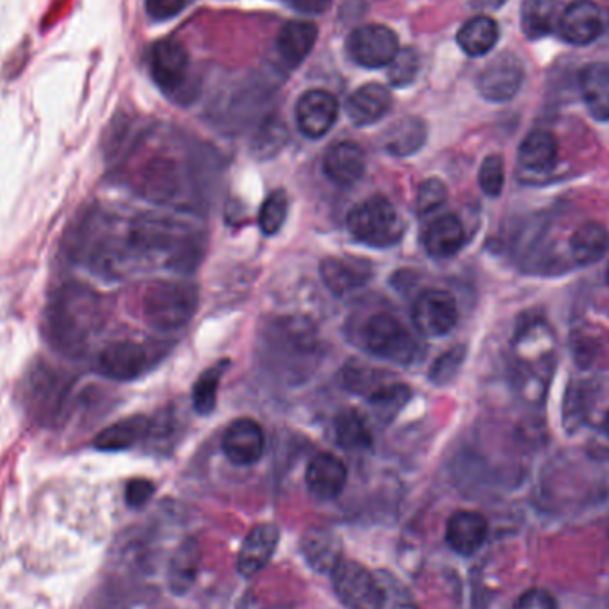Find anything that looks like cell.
I'll return each mask as SVG.
<instances>
[{
  "instance_id": "6da1fadb",
  "label": "cell",
  "mask_w": 609,
  "mask_h": 609,
  "mask_svg": "<svg viewBox=\"0 0 609 609\" xmlns=\"http://www.w3.org/2000/svg\"><path fill=\"white\" fill-rule=\"evenodd\" d=\"M101 327V300L92 289L67 282L54 291L44 313V336L61 355L78 359Z\"/></svg>"
},
{
  "instance_id": "7a4b0ae2",
  "label": "cell",
  "mask_w": 609,
  "mask_h": 609,
  "mask_svg": "<svg viewBox=\"0 0 609 609\" xmlns=\"http://www.w3.org/2000/svg\"><path fill=\"white\" fill-rule=\"evenodd\" d=\"M259 353L271 375L302 384L321 362V344L314 328L296 317H277L260 333Z\"/></svg>"
},
{
  "instance_id": "3957f363",
  "label": "cell",
  "mask_w": 609,
  "mask_h": 609,
  "mask_svg": "<svg viewBox=\"0 0 609 609\" xmlns=\"http://www.w3.org/2000/svg\"><path fill=\"white\" fill-rule=\"evenodd\" d=\"M515 385L529 403H542L557 367V339L546 321L524 323L514 341Z\"/></svg>"
},
{
  "instance_id": "277c9868",
  "label": "cell",
  "mask_w": 609,
  "mask_h": 609,
  "mask_svg": "<svg viewBox=\"0 0 609 609\" xmlns=\"http://www.w3.org/2000/svg\"><path fill=\"white\" fill-rule=\"evenodd\" d=\"M73 382V376L61 367L47 362L34 364L20 389L27 415L44 426L58 422L67 408Z\"/></svg>"
},
{
  "instance_id": "5b68a950",
  "label": "cell",
  "mask_w": 609,
  "mask_h": 609,
  "mask_svg": "<svg viewBox=\"0 0 609 609\" xmlns=\"http://www.w3.org/2000/svg\"><path fill=\"white\" fill-rule=\"evenodd\" d=\"M198 289L188 280H155L144 288L141 314L155 330H177L197 313Z\"/></svg>"
},
{
  "instance_id": "8992f818",
  "label": "cell",
  "mask_w": 609,
  "mask_h": 609,
  "mask_svg": "<svg viewBox=\"0 0 609 609\" xmlns=\"http://www.w3.org/2000/svg\"><path fill=\"white\" fill-rule=\"evenodd\" d=\"M351 237L371 248H390L403 239L405 223L394 203L382 195L351 209L346 220Z\"/></svg>"
},
{
  "instance_id": "52a82bcc",
  "label": "cell",
  "mask_w": 609,
  "mask_h": 609,
  "mask_svg": "<svg viewBox=\"0 0 609 609\" xmlns=\"http://www.w3.org/2000/svg\"><path fill=\"white\" fill-rule=\"evenodd\" d=\"M364 344L371 355L393 364L410 365L419 359V344L398 317L378 313L365 323Z\"/></svg>"
},
{
  "instance_id": "ba28073f",
  "label": "cell",
  "mask_w": 609,
  "mask_h": 609,
  "mask_svg": "<svg viewBox=\"0 0 609 609\" xmlns=\"http://www.w3.org/2000/svg\"><path fill=\"white\" fill-rule=\"evenodd\" d=\"M333 590L348 609H384L385 592L362 563L341 560L331 571Z\"/></svg>"
},
{
  "instance_id": "9c48e42d",
  "label": "cell",
  "mask_w": 609,
  "mask_h": 609,
  "mask_svg": "<svg viewBox=\"0 0 609 609\" xmlns=\"http://www.w3.org/2000/svg\"><path fill=\"white\" fill-rule=\"evenodd\" d=\"M398 50V34L387 25H362L348 36V52L360 67H389Z\"/></svg>"
},
{
  "instance_id": "30bf717a",
  "label": "cell",
  "mask_w": 609,
  "mask_h": 609,
  "mask_svg": "<svg viewBox=\"0 0 609 609\" xmlns=\"http://www.w3.org/2000/svg\"><path fill=\"white\" fill-rule=\"evenodd\" d=\"M412 319L422 336H447L458 323V305L455 296L442 289L422 291L413 303Z\"/></svg>"
},
{
  "instance_id": "8fae6325",
  "label": "cell",
  "mask_w": 609,
  "mask_h": 609,
  "mask_svg": "<svg viewBox=\"0 0 609 609\" xmlns=\"http://www.w3.org/2000/svg\"><path fill=\"white\" fill-rule=\"evenodd\" d=\"M149 351L134 341H115L102 348L95 359L96 373L115 382H132L147 373Z\"/></svg>"
},
{
  "instance_id": "7c38bea8",
  "label": "cell",
  "mask_w": 609,
  "mask_h": 609,
  "mask_svg": "<svg viewBox=\"0 0 609 609\" xmlns=\"http://www.w3.org/2000/svg\"><path fill=\"white\" fill-rule=\"evenodd\" d=\"M524 82V67L515 54L503 52L492 59L478 78V92L484 101L503 104L517 95Z\"/></svg>"
},
{
  "instance_id": "4fadbf2b",
  "label": "cell",
  "mask_w": 609,
  "mask_h": 609,
  "mask_svg": "<svg viewBox=\"0 0 609 609\" xmlns=\"http://www.w3.org/2000/svg\"><path fill=\"white\" fill-rule=\"evenodd\" d=\"M189 54L177 39H161L150 52V73L164 93L177 95L188 79Z\"/></svg>"
},
{
  "instance_id": "5bb4252c",
  "label": "cell",
  "mask_w": 609,
  "mask_h": 609,
  "mask_svg": "<svg viewBox=\"0 0 609 609\" xmlns=\"http://www.w3.org/2000/svg\"><path fill=\"white\" fill-rule=\"evenodd\" d=\"M297 130L311 140H319L330 132L339 118V102L327 90H308L296 102L294 109Z\"/></svg>"
},
{
  "instance_id": "9a60e30c",
  "label": "cell",
  "mask_w": 609,
  "mask_h": 609,
  "mask_svg": "<svg viewBox=\"0 0 609 609\" xmlns=\"http://www.w3.org/2000/svg\"><path fill=\"white\" fill-rule=\"evenodd\" d=\"M323 283L328 291L336 296L362 289L373 280L375 268L367 259H360L353 255H342V257H327L319 266Z\"/></svg>"
},
{
  "instance_id": "2e32d148",
  "label": "cell",
  "mask_w": 609,
  "mask_h": 609,
  "mask_svg": "<svg viewBox=\"0 0 609 609\" xmlns=\"http://www.w3.org/2000/svg\"><path fill=\"white\" fill-rule=\"evenodd\" d=\"M265 449V430L254 419H237L226 428L223 453L235 466H254L262 458Z\"/></svg>"
},
{
  "instance_id": "e0dca14e",
  "label": "cell",
  "mask_w": 609,
  "mask_h": 609,
  "mask_svg": "<svg viewBox=\"0 0 609 609\" xmlns=\"http://www.w3.org/2000/svg\"><path fill=\"white\" fill-rule=\"evenodd\" d=\"M558 33L566 44L590 45L602 33V16L599 5L592 0H574L566 5L558 20Z\"/></svg>"
},
{
  "instance_id": "ac0fdd59",
  "label": "cell",
  "mask_w": 609,
  "mask_h": 609,
  "mask_svg": "<svg viewBox=\"0 0 609 609\" xmlns=\"http://www.w3.org/2000/svg\"><path fill=\"white\" fill-rule=\"evenodd\" d=\"M305 483L317 501L337 500L348 483V467L339 456L319 453L308 461Z\"/></svg>"
},
{
  "instance_id": "d6986e66",
  "label": "cell",
  "mask_w": 609,
  "mask_h": 609,
  "mask_svg": "<svg viewBox=\"0 0 609 609\" xmlns=\"http://www.w3.org/2000/svg\"><path fill=\"white\" fill-rule=\"evenodd\" d=\"M367 159L365 152L355 141H339L331 144L323 157V173L330 183L348 188L364 177Z\"/></svg>"
},
{
  "instance_id": "ffe728a7",
  "label": "cell",
  "mask_w": 609,
  "mask_h": 609,
  "mask_svg": "<svg viewBox=\"0 0 609 609\" xmlns=\"http://www.w3.org/2000/svg\"><path fill=\"white\" fill-rule=\"evenodd\" d=\"M280 529L271 523L257 524L241 546L237 557V571L243 577L259 574L273 558L279 547Z\"/></svg>"
},
{
  "instance_id": "44dd1931",
  "label": "cell",
  "mask_w": 609,
  "mask_h": 609,
  "mask_svg": "<svg viewBox=\"0 0 609 609\" xmlns=\"http://www.w3.org/2000/svg\"><path fill=\"white\" fill-rule=\"evenodd\" d=\"M393 107L389 87L378 82H370L351 93L346 101V115L356 127H370L384 120Z\"/></svg>"
},
{
  "instance_id": "7402d4cb",
  "label": "cell",
  "mask_w": 609,
  "mask_h": 609,
  "mask_svg": "<svg viewBox=\"0 0 609 609\" xmlns=\"http://www.w3.org/2000/svg\"><path fill=\"white\" fill-rule=\"evenodd\" d=\"M487 537H489V523L478 512L460 510L447 520V543L461 557H470L480 551Z\"/></svg>"
},
{
  "instance_id": "603a6c76",
  "label": "cell",
  "mask_w": 609,
  "mask_h": 609,
  "mask_svg": "<svg viewBox=\"0 0 609 609\" xmlns=\"http://www.w3.org/2000/svg\"><path fill=\"white\" fill-rule=\"evenodd\" d=\"M422 243L433 259H449L466 245V229L456 214H442L426 226Z\"/></svg>"
},
{
  "instance_id": "cb8c5ba5",
  "label": "cell",
  "mask_w": 609,
  "mask_h": 609,
  "mask_svg": "<svg viewBox=\"0 0 609 609\" xmlns=\"http://www.w3.org/2000/svg\"><path fill=\"white\" fill-rule=\"evenodd\" d=\"M317 36H319V31L313 22H305V20L288 22L280 30L279 38H277L280 58L289 67H297L307 59L308 54L313 52Z\"/></svg>"
},
{
  "instance_id": "d4e9b609",
  "label": "cell",
  "mask_w": 609,
  "mask_h": 609,
  "mask_svg": "<svg viewBox=\"0 0 609 609\" xmlns=\"http://www.w3.org/2000/svg\"><path fill=\"white\" fill-rule=\"evenodd\" d=\"M586 109L597 121H609V65H586L579 73Z\"/></svg>"
},
{
  "instance_id": "484cf974",
  "label": "cell",
  "mask_w": 609,
  "mask_h": 609,
  "mask_svg": "<svg viewBox=\"0 0 609 609\" xmlns=\"http://www.w3.org/2000/svg\"><path fill=\"white\" fill-rule=\"evenodd\" d=\"M428 127L418 116L394 121L384 134V149L394 157H410L426 144Z\"/></svg>"
},
{
  "instance_id": "4316f807",
  "label": "cell",
  "mask_w": 609,
  "mask_h": 609,
  "mask_svg": "<svg viewBox=\"0 0 609 609\" xmlns=\"http://www.w3.org/2000/svg\"><path fill=\"white\" fill-rule=\"evenodd\" d=\"M149 418L136 415V418L124 419V421L110 424L106 430H102L95 438H93V447L98 452L116 453L127 452L130 447H134L141 438L147 437L150 433Z\"/></svg>"
},
{
  "instance_id": "83f0119b",
  "label": "cell",
  "mask_w": 609,
  "mask_h": 609,
  "mask_svg": "<svg viewBox=\"0 0 609 609\" xmlns=\"http://www.w3.org/2000/svg\"><path fill=\"white\" fill-rule=\"evenodd\" d=\"M572 257L577 265L599 262L609 251V231L599 221H585L571 237Z\"/></svg>"
},
{
  "instance_id": "f1b7e54d",
  "label": "cell",
  "mask_w": 609,
  "mask_h": 609,
  "mask_svg": "<svg viewBox=\"0 0 609 609\" xmlns=\"http://www.w3.org/2000/svg\"><path fill=\"white\" fill-rule=\"evenodd\" d=\"M557 161L558 141L549 130H532L518 147V163L529 172H551Z\"/></svg>"
},
{
  "instance_id": "f546056e",
  "label": "cell",
  "mask_w": 609,
  "mask_h": 609,
  "mask_svg": "<svg viewBox=\"0 0 609 609\" xmlns=\"http://www.w3.org/2000/svg\"><path fill=\"white\" fill-rule=\"evenodd\" d=\"M500 39V25L487 15L472 16L461 25L456 42L469 58H481L489 54Z\"/></svg>"
},
{
  "instance_id": "4dcf8cb0",
  "label": "cell",
  "mask_w": 609,
  "mask_h": 609,
  "mask_svg": "<svg viewBox=\"0 0 609 609\" xmlns=\"http://www.w3.org/2000/svg\"><path fill=\"white\" fill-rule=\"evenodd\" d=\"M302 549L308 565L317 572H331L342 560L341 540L327 529L307 532L303 537Z\"/></svg>"
},
{
  "instance_id": "1f68e13d",
  "label": "cell",
  "mask_w": 609,
  "mask_h": 609,
  "mask_svg": "<svg viewBox=\"0 0 609 609\" xmlns=\"http://www.w3.org/2000/svg\"><path fill=\"white\" fill-rule=\"evenodd\" d=\"M336 441L346 452H362L373 446V432L362 413L353 408L342 410L333 421Z\"/></svg>"
},
{
  "instance_id": "d6a6232c",
  "label": "cell",
  "mask_w": 609,
  "mask_h": 609,
  "mask_svg": "<svg viewBox=\"0 0 609 609\" xmlns=\"http://www.w3.org/2000/svg\"><path fill=\"white\" fill-rule=\"evenodd\" d=\"M412 398L410 387L401 382H385L378 389L367 396L371 408L375 410L379 421L393 422Z\"/></svg>"
},
{
  "instance_id": "836d02e7",
  "label": "cell",
  "mask_w": 609,
  "mask_h": 609,
  "mask_svg": "<svg viewBox=\"0 0 609 609\" xmlns=\"http://www.w3.org/2000/svg\"><path fill=\"white\" fill-rule=\"evenodd\" d=\"M229 370V360H221L209 370L203 371L197 384L192 387V407L200 415H209L214 412L218 405V389H220L221 378Z\"/></svg>"
},
{
  "instance_id": "e575fe53",
  "label": "cell",
  "mask_w": 609,
  "mask_h": 609,
  "mask_svg": "<svg viewBox=\"0 0 609 609\" xmlns=\"http://www.w3.org/2000/svg\"><path fill=\"white\" fill-rule=\"evenodd\" d=\"M288 129L279 118H269L257 129L251 140V154L257 159H271L288 143Z\"/></svg>"
},
{
  "instance_id": "d590c367",
  "label": "cell",
  "mask_w": 609,
  "mask_h": 609,
  "mask_svg": "<svg viewBox=\"0 0 609 609\" xmlns=\"http://www.w3.org/2000/svg\"><path fill=\"white\" fill-rule=\"evenodd\" d=\"M289 214V197L283 189H274L265 198V202L260 206L259 226L262 234H279L282 231L283 223L288 220Z\"/></svg>"
},
{
  "instance_id": "8d00e7d4",
  "label": "cell",
  "mask_w": 609,
  "mask_h": 609,
  "mask_svg": "<svg viewBox=\"0 0 609 609\" xmlns=\"http://www.w3.org/2000/svg\"><path fill=\"white\" fill-rule=\"evenodd\" d=\"M387 68H389L387 79H389L390 86H412L413 81L418 79L419 72H421V54H419L418 48H399L396 58L390 61Z\"/></svg>"
},
{
  "instance_id": "74e56055",
  "label": "cell",
  "mask_w": 609,
  "mask_h": 609,
  "mask_svg": "<svg viewBox=\"0 0 609 609\" xmlns=\"http://www.w3.org/2000/svg\"><path fill=\"white\" fill-rule=\"evenodd\" d=\"M467 359V348L466 346H455L452 350L442 353L435 362H433L432 367H430V382L432 384L438 385V387H444V385L452 384L453 379L460 373L461 365Z\"/></svg>"
},
{
  "instance_id": "f35d334b",
  "label": "cell",
  "mask_w": 609,
  "mask_h": 609,
  "mask_svg": "<svg viewBox=\"0 0 609 609\" xmlns=\"http://www.w3.org/2000/svg\"><path fill=\"white\" fill-rule=\"evenodd\" d=\"M504 180H506V173H504V159L500 154H492L484 157L481 163L480 175H478V183H480L481 191L490 198L500 197L503 192Z\"/></svg>"
},
{
  "instance_id": "ab89813d",
  "label": "cell",
  "mask_w": 609,
  "mask_h": 609,
  "mask_svg": "<svg viewBox=\"0 0 609 609\" xmlns=\"http://www.w3.org/2000/svg\"><path fill=\"white\" fill-rule=\"evenodd\" d=\"M446 200V183L437 177L426 178L418 189V212L421 216H428V214L438 211Z\"/></svg>"
},
{
  "instance_id": "60d3db41",
  "label": "cell",
  "mask_w": 609,
  "mask_h": 609,
  "mask_svg": "<svg viewBox=\"0 0 609 609\" xmlns=\"http://www.w3.org/2000/svg\"><path fill=\"white\" fill-rule=\"evenodd\" d=\"M514 609H558V606L551 592L543 590V588H531L518 597Z\"/></svg>"
},
{
  "instance_id": "b9f144b4",
  "label": "cell",
  "mask_w": 609,
  "mask_h": 609,
  "mask_svg": "<svg viewBox=\"0 0 609 609\" xmlns=\"http://www.w3.org/2000/svg\"><path fill=\"white\" fill-rule=\"evenodd\" d=\"M154 492L155 487L152 481L138 478V480L129 481V484H127L126 500L132 508H141L152 500Z\"/></svg>"
},
{
  "instance_id": "7bdbcfd3",
  "label": "cell",
  "mask_w": 609,
  "mask_h": 609,
  "mask_svg": "<svg viewBox=\"0 0 609 609\" xmlns=\"http://www.w3.org/2000/svg\"><path fill=\"white\" fill-rule=\"evenodd\" d=\"M186 0H147V13L150 19L164 22L177 16L184 10Z\"/></svg>"
},
{
  "instance_id": "ee69618b",
  "label": "cell",
  "mask_w": 609,
  "mask_h": 609,
  "mask_svg": "<svg viewBox=\"0 0 609 609\" xmlns=\"http://www.w3.org/2000/svg\"><path fill=\"white\" fill-rule=\"evenodd\" d=\"M331 2L333 0H293L294 8L308 15H323L330 10Z\"/></svg>"
},
{
  "instance_id": "f6af8a7d",
  "label": "cell",
  "mask_w": 609,
  "mask_h": 609,
  "mask_svg": "<svg viewBox=\"0 0 609 609\" xmlns=\"http://www.w3.org/2000/svg\"><path fill=\"white\" fill-rule=\"evenodd\" d=\"M504 0H476V4L480 8H500Z\"/></svg>"
},
{
  "instance_id": "bcb514c9",
  "label": "cell",
  "mask_w": 609,
  "mask_h": 609,
  "mask_svg": "<svg viewBox=\"0 0 609 609\" xmlns=\"http://www.w3.org/2000/svg\"><path fill=\"white\" fill-rule=\"evenodd\" d=\"M394 609H419L415 602L412 600H401L398 605L394 606Z\"/></svg>"
},
{
  "instance_id": "7dc6e473",
  "label": "cell",
  "mask_w": 609,
  "mask_h": 609,
  "mask_svg": "<svg viewBox=\"0 0 609 609\" xmlns=\"http://www.w3.org/2000/svg\"><path fill=\"white\" fill-rule=\"evenodd\" d=\"M605 430H606V433H608V435H609V412H608V415H606Z\"/></svg>"
},
{
  "instance_id": "c3c4849f",
  "label": "cell",
  "mask_w": 609,
  "mask_h": 609,
  "mask_svg": "<svg viewBox=\"0 0 609 609\" xmlns=\"http://www.w3.org/2000/svg\"><path fill=\"white\" fill-rule=\"evenodd\" d=\"M606 279H608V283H609V265H608V269H606Z\"/></svg>"
}]
</instances>
